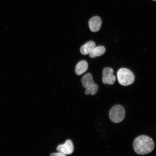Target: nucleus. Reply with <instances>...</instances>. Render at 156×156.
I'll return each instance as SVG.
<instances>
[{"label":"nucleus","mask_w":156,"mask_h":156,"mask_svg":"<svg viewBox=\"0 0 156 156\" xmlns=\"http://www.w3.org/2000/svg\"><path fill=\"white\" fill-rule=\"evenodd\" d=\"M126 112L124 107L120 105H117L110 109L109 118L113 122L119 123L124 120Z\"/></svg>","instance_id":"obj_4"},{"label":"nucleus","mask_w":156,"mask_h":156,"mask_svg":"<svg viewBox=\"0 0 156 156\" xmlns=\"http://www.w3.org/2000/svg\"><path fill=\"white\" fill-rule=\"evenodd\" d=\"M102 24V21L100 17L94 16L90 19L89 25L91 32H97L100 30Z\"/></svg>","instance_id":"obj_7"},{"label":"nucleus","mask_w":156,"mask_h":156,"mask_svg":"<svg viewBox=\"0 0 156 156\" xmlns=\"http://www.w3.org/2000/svg\"><path fill=\"white\" fill-rule=\"evenodd\" d=\"M50 156H65L64 154L58 152V153H53L51 154Z\"/></svg>","instance_id":"obj_11"},{"label":"nucleus","mask_w":156,"mask_h":156,"mask_svg":"<svg viewBox=\"0 0 156 156\" xmlns=\"http://www.w3.org/2000/svg\"><path fill=\"white\" fill-rule=\"evenodd\" d=\"M154 147L155 144L153 140L145 135L138 136L133 142V149L138 155L147 154L153 151Z\"/></svg>","instance_id":"obj_1"},{"label":"nucleus","mask_w":156,"mask_h":156,"mask_svg":"<svg viewBox=\"0 0 156 156\" xmlns=\"http://www.w3.org/2000/svg\"><path fill=\"white\" fill-rule=\"evenodd\" d=\"M81 81L83 87L86 88V94L94 95L96 94L98 89V85L94 83L92 74L90 73L86 74L82 78Z\"/></svg>","instance_id":"obj_2"},{"label":"nucleus","mask_w":156,"mask_h":156,"mask_svg":"<svg viewBox=\"0 0 156 156\" xmlns=\"http://www.w3.org/2000/svg\"><path fill=\"white\" fill-rule=\"evenodd\" d=\"M114 69L110 67H106L102 71V81L105 84L113 85L116 81V77L113 75Z\"/></svg>","instance_id":"obj_5"},{"label":"nucleus","mask_w":156,"mask_h":156,"mask_svg":"<svg viewBox=\"0 0 156 156\" xmlns=\"http://www.w3.org/2000/svg\"><path fill=\"white\" fill-rule=\"evenodd\" d=\"M56 149L58 151L66 155H71L74 151L73 142L71 140H68L64 144L58 145Z\"/></svg>","instance_id":"obj_6"},{"label":"nucleus","mask_w":156,"mask_h":156,"mask_svg":"<svg viewBox=\"0 0 156 156\" xmlns=\"http://www.w3.org/2000/svg\"><path fill=\"white\" fill-rule=\"evenodd\" d=\"M117 77L119 83L124 86L132 84L135 80L134 74L129 69L122 68L117 73Z\"/></svg>","instance_id":"obj_3"},{"label":"nucleus","mask_w":156,"mask_h":156,"mask_svg":"<svg viewBox=\"0 0 156 156\" xmlns=\"http://www.w3.org/2000/svg\"><path fill=\"white\" fill-rule=\"evenodd\" d=\"M152 1H155V2H156V0H152Z\"/></svg>","instance_id":"obj_12"},{"label":"nucleus","mask_w":156,"mask_h":156,"mask_svg":"<svg viewBox=\"0 0 156 156\" xmlns=\"http://www.w3.org/2000/svg\"><path fill=\"white\" fill-rule=\"evenodd\" d=\"M88 64L85 60H82L76 66L75 72L77 75H81L87 71Z\"/></svg>","instance_id":"obj_8"},{"label":"nucleus","mask_w":156,"mask_h":156,"mask_svg":"<svg viewBox=\"0 0 156 156\" xmlns=\"http://www.w3.org/2000/svg\"><path fill=\"white\" fill-rule=\"evenodd\" d=\"M106 52V49L104 46L95 47L89 53V56L91 58H94L103 55Z\"/></svg>","instance_id":"obj_10"},{"label":"nucleus","mask_w":156,"mask_h":156,"mask_svg":"<svg viewBox=\"0 0 156 156\" xmlns=\"http://www.w3.org/2000/svg\"><path fill=\"white\" fill-rule=\"evenodd\" d=\"M96 46L95 43L93 41H89L81 46V53L83 55H87Z\"/></svg>","instance_id":"obj_9"}]
</instances>
